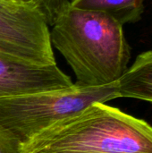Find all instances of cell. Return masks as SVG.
<instances>
[{
  "mask_svg": "<svg viewBox=\"0 0 152 153\" xmlns=\"http://www.w3.org/2000/svg\"><path fill=\"white\" fill-rule=\"evenodd\" d=\"M51 27L52 47L71 66L76 84L108 85L128 69L131 48L123 25L108 15L75 8L69 2Z\"/></svg>",
  "mask_w": 152,
  "mask_h": 153,
  "instance_id": "cell-1",
  "label": "cell"
},
{
  "mask_svg": "<svg viewBox=\"0 0 152 153\" xmlns=\"http://www.w3.org/2000/svg\"><path fill=\"white\" fill-rule=\"evenodd\" d=\"M21 153H152V126L104 102L45 129Z\"/></svg>",
  "mask_w": 152,
  "mask_h": 153,
  "instance_id": "cell-2",
  "label": "cell"
},
{
  "mask_svg": "<svg viewBox=\"0 0 152 153\" xmlns=\"http://www.w3.org/2000/svg\"><path fill=\"white\" fill-rule=\"evenodd\" d=\"M116 82L96 87L73 83L68 88L0 99V124L22 145L93 103L118 98Z\"/></svg>",
  "mask_w": 152,
  "mask_h": 153,
  "instance_id": "cell-3",
  "label": "cell"
},
{
  "mask_svg": "<svg viewBox=\"0 0 152 153\" xmlns=\"http://www.w3.org/2000/svg\"><path fill=\"white\" fill-rule=\"evenodd\" d=\"M0 55L22 62L56 65L49 26L37 12L0 2Z\"/></svg>",
  "mask_w": 152,
  "mask_h": 153,
  "instance_id": "cell-4",
  "label": "cell"
},
{
  "mask_svg": "<svg viewBox=\"0 0 152 153\" xmlns=\"http://www.w3.org/2000/svg\"><path fill=\"white\" fill-rule=\"evenodd\" d=\"M73 84L57 65H38L0 55V99L59 90Z\"/></svg>",
  "mask_w": 152,
  "mask_h": 153,
  "instance_id": "cell-5",
  "label": "cell"
},
{
  "mask_svg": "<svg viewBox=\"0 0 152 153\" xmlns=\"http://www.w3.org/2000/svg\"><path fill=\"white\" fill-rule=\"evenodd\" d=\"M118 98H132L152 103V50L136 57L117 81Z\"/></svg>",
  "mask_w": 152,
  "mask_h": 153,
  "instance_id": "cell-6",
  "label": "cell"
},
{
  "mask_svg": "<svg viewBox=\"0 0 152 153\" xmlns=\"http://www.w3.org/2000/svg\"><path fill=\"white\" fill-rule=\"evenodd\" d=\"M145 0H72L78 9L105 13L121 25L138 22L144 11Z\"/></svg>",
  "mask_w": 152,
  "mask_h": 153,
  "instance_id": "cell-7",
  "label": "cell"
},
{
  "mask_svg": "<svg viewBox=\"0 0 152 153\" xmlns=\"http://www.w3.org/2000/svg\"><path fill=\"white\" fill-rule=\"evenodd\" d=\"M2 3L37 12L48 26H52L69 0H0Z\"/></svg>",
  "mask_w": 152,
  "mask_h": 153,
  "instance_id": "cell-8",
  "label": "cell"
},
{
  "mask_svg": "<svg viewBox=\"0 0 152 153\" xmlns=\"http://www.w3.org/2000/svg\"><path fill=\"white\" fill-rule=\"evenodd\" d=\"M20 143L0 124V153H21Z\"/></svg>",
  "mask_w": 152,
  "mask_h": 153,
  "instance_id": "cell-9",
  "label": "cell"
}]
</instances>
